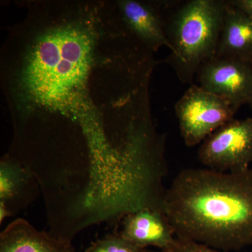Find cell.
<instances>
[{"mask_svg":"<svg viewBox=\"0 0 252 252\" xmlns=\"http://www.w3.org/2000/svg\"><path fill=\"white\" fill-rule=\"evenodd\" d=\"M31 172L18 162L4 158L0 163V223L31 201L35 190Z\"/></svg>","mask_w":252,"mask_h":252,"instance_id":"10","label":"cell"},{"mask_svg":"<svg viewBox=\"0 0 252 252\" xmlns=\"http://www.w3.org/2000/svg\"><path fill=\"white\" fill-rule=\"evenodd\" d=\"M14 70V89L30 107L70 110L85 92L96 48L93 21L64 18L31 34Z\"/></svg>","mask_w":252,"mask_h":252,"instance_id":"2","label":"cell"},{"mask_svg":"<svg viewBox=\"0 0 252 252\" xmlns=\"http://www.w3.org/2000/svg\"><path fill=\"white\" fill-rule=\"evenodd\" d=\"M197 76L200 87L226 99L236 110L251 98V62L215 56L204 63Z\"/></svg>","mask_w":252,"mask_h":252,"instance_id":"6","label":"cell"},{"mask_svg":"<svg viewBox=\"0 0 252 252\" xmlns=\"http://www.w3.org/2000/svg\"><path fill=\"white\" fill-rule=\"evenodd\" d=\"M86 252H144L119 233L107 235L91 244Z\"/></svg>","mask_w":252,"mask_h":252,"instance_id":"12","label":"cell"},{"mask_svg":"<svg viewBox=\"0 0 252 252\" xmlns=\"http://www.w3.org/2000/svg\"><path fill=\"white\" fill-rule=\"evenodd\" d=\"M119 8L126 27L142 45L152 51L162 46L172 51L160 14L153 6L135 0H124L119 1Z\"/></svg>","mask_w":252,"mask_h":252,"instance_id":"8","label":"cell"},{"mask_svg":"<svg viewBox=\"0 0 252 252\" xmlns=\"http://www.w3.org/2000/svg\"><path fill=\"white\" fill-rule=\"evenodd\" d=\"M228 1L252 18V0H229Z\"/></svg>","mask_w":252,"mask_h":252,"instance_id":"14","label":"cell"},{"mask_svg":"<svg viewBox=\"0 0 252 252\" xmlns=\"http://www.w3.org/2000/svg\"><path fill=\"white\" fill-rule=\"evenodd\" d=\"M0 252H74V248L69 239L39 231L17 219L0 234Z\"/></svg>","mask_w":252,"mask_h":252,"instance_id":"9","label":"cell"},{"mask_svg":"<svg viewBox=\"0 0 252 252\" xmlns=\"http://www.w3.org/2000/svg\"><path fill=\"white\" fill-rule=\"evenodd\" d=\"M248 104H250V106H251V107L252 108V95L251 98H250V101H249Z\"/></svg>","mask_w":252,"mask_h":252,"instance_id":"15","label":"cell"},{"mask_svg":"<svg viewBox=\"0 0 252 252\" xmlns=\"http://www.w3.org/2000/svg\"><path fill=\"white\" fill-rule=\"evenodd\" d=\"M216 56L252 63V18L228 1Z\"/></svg>","mask_w":252,"mask_h":252,"instance_id":"11","label":"cell"},{"mask_svg":"<svg viewBox=\"0 0 252 252\" xmlns=\"http://www.w3.org/2000/svg\"><path fill=\"white\" fill-rule=\"evenodd\" d=\"M236 109L229 102L193 84L175 105L181 135L187 147L196 146L227 123Z\"/></svg>","mask_w":252,"mask_h":252,"instance_id":"4","label":"cell"},{"mask_svg":"<svg viewBox=\"0 0 252 252\" xmlns=\"http://www.w3.org/2000/svg\"><path fill=\"white\" fill-rule=\"evenodd\" d=\"M162 210L177 238L223 252L252 246V169H185L165 190Z\"/></svg>","mask_w":252,"mask_h":252,"instance_id":"1","label":"cell"},{"mask_svg":"<svg viewBox=\"0 0 252 252\" xmlns=\"http://www.w3.org/2000/svg\"><path fill=\"white\" fill-rule=\"evenodd\" d=\"M119 234L137 248L163 251L175 242V230L161 209L144 207L123 217Z\"/></svg>","mask_w":252,"mask_h":252,"instance_id":"7","label":"cell"},{"mask_svg":"<svg viewBox=\"0 0 252 252\" xmlns=\"http://www.w3.org/2000/svg\"><path fill=\"white\" fill-rule=\"evenodd\" d=\"M162 252H223L205 245L176 238L175 242L166 250Z\"/></svg>","mask_w":252,"mask_h":252,"instance_id":"13","label":"cell"},{"mask_svg":"<svg viewBox=\"0 0 252 252\" xmlns=\"http://www.w3.org/2000/svg\"><path fill=\"white\" fill-rule=\"evenodd\" d=\"M207 168L238 172L250 168L252 162V117L233 120L221 126L203 141L198 151Z\"/></svg>","mask_w":252,"mask_h":252,"instance_id":"5","label":"cell"},{"mask_svg":"<svg viewBox=\"0 0 252 252\" xmlns=\"http://www.w3.org/2000/svg\"><path fill=\"white\" fill-rule=\"evenodd\" d=\"M226 6L223 0H190L171 16L168 61L182 82L191 84L204 63L216 56Z\"/></svg>","mask_w":252,"mask_h":252,"instance_id":"3","label":"cell"},{"mask_svg":"<svg viewBox=\"0 0 252 252\" xmlns=\"http://www.w3.org/2000/svg\"></svg>","mask_w":252,"mask_h":252,"instance_id":"17","label":"cell"},{"mask_svg":"<svg viewBox=\"0 0 252 252\" xmlns=\"http://www.w3.org/2000/svg\"><path fill=\"white\" fill-rule=\"evenodd\" d=\"M158 252H162L161 251Z\"/></svg>","mask_w":252,"mask_h":252,"instance_id":"16","label":"cell"}]
</instances>
